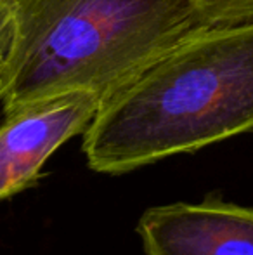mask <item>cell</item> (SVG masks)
Returning <instances> with one entry per match:
<instances>
[{"label": "cell", "instance_id": "obj_1", "mask_svg": "<svg viewBox=\"0 0 253 255\" xmlns=\"http://www.w3.org/2000/svg\"><path fill=\"white\" fill-rule=\"evenodd\" d=\"M253 132V21L212 24L102 101L84 132L90 170L122 175Z\"/></svg>", "mask_w": 253, "mask_h": 255}, {"label": "cell", "instance_id": "obj_2", "mask_svg": "<svg viewBox=\"0 0 253 255\" xmlns=\"http://www.w3.org/2000/svg\"><path fill=\"white\" fill-rule=\"evenodd\" d=\"M0 56L3 115L68 92L104 101L192 33L210 26L191 0H7Z\"/></svg>", "mask_w": 253, "mask_h": 255}, {"label": "cell", "instance_id": "obj_3", "mask_svg": "<svg viewBox=\"0 0 253 255\" xmlns=\"http://www.w3.org/2000/svg\"><path fill=\"white\" fill-rule=\"evenodd\" d=\"M102 99L94 92H68L3 115L0 125V200L33 188L47 160L84 135Z\"/></svg>", "mask_w": 253, "mask_h": 255}, {"label": "cell", "instance_id": "obj_4", "mask_svg": "<svg viewBox=\"0 0 253 255\" xmlns=\"http://www.w3.org/2000/svg\"><path fill=\"white\" fill-rule=\"evenodd\" d=\"M144 255H253V207L220 198L156 205L137 222Z\"/></svg>", "mask_w": 253, "mask_h": 255}, {"label": "cell", "instance_id": "obj_5", "mask_svg": "<svg viewBox=\"0 0 253 255\" xmlns=\"http://www.w3.org/2000/svg\"><path fill=\"white\" fill-rule=\"evenodd\" d=\"M191 3L210 26L253 21V0H191Z\"/></svg>", "mask_w": 253, "mask_h": 255}, {"label": "cell", "instance_id": "obj_6", "mask_svg": "<svg viewBox=\"0 0 253 255\" xmlns=\"http://www.w3.org/2000/svg\"><path fill=\"white\" fill-rule=\"evenodd\" d=\"M10 9L7 0H0V54L5 51L10 38Z\"/></svg>", "mask_w": 253, "mask_h": 255}, {"label": "cell", "instance_id": "obj_7", "mask_svg": "<svg viewBox=\"0 0 253 255\" xmlns=\"http://www.w3.org/2000/svg\"><path fill=\"white\" fill-rule=\"evenodd\" d=\"M2 54H3V52H2ZM2 54H0V56H2Z\"/></svg>", "mask_w": 253, "mask_h": 255}]
</instances>
